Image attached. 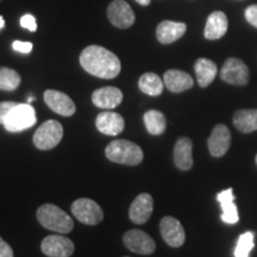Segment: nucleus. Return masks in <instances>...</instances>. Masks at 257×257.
I'll return each mask as SVG.
<instances>
[{
    "instance_id": "obj_28",
    "label": "nucleus",
    "mask_w": 257,
    "mask_h": 257,
    "mask_svg": "<svg viewBox=\"0 0 257 257\" xmlns=\"http://www.w3.org/2000/svg\"><path fill=\"white\" fill-rule=\"evenodd\" d=\"M17 105H18V102H15V101H2L0 102V124L2 125L5 124V120H6V118H8L9 113L11 112L12 108Z\"/></svg>"
},
{
    "instance_id": "obj_29",
    "label": "nucleus",
    "mask_w": 257,
    "mask_h": 257,
    "mask_svg": "<svg viewBox=\"0 0 257 257\" xmlns=\"http://www.w3.org/2000/svg\"><path fill=\"white\" fill-rule=\"evenodd\" d=\"M21 27L24 29H28L29 31L35 32L37 30V23L36 18L32 15H25L21 18Z\"/></svg>"
},
{
    "instance_id": "obj_18",
    "label": "nucleus",
    "mask_w": 257,
    "mask_h": 257,
    "mask_svg": "<svg viewBox=\"0 0 257 257\" xmlns=\"http://www.w3.org/2000/svg\"><path fill=\"white\" fill-rule=\"evenodd\" d=\"M187 27L181 22L163 21L156 29V37L162 44L174 43L185 35Z\"/></svg>"
},
{
    "instance_id": "obj_3",
    "label": "nucleus",
    "mask_w": 257,
    "mask_h": 257,
    "mask_svg": "<svg viewBox=\"0 0 257 257\" xmlns=\"http://www.w3.org/2000/svg\"><path fill=\"white\" fill-rule=\"evenodd\" d=\"M37 219L42 226L57 233H69L74 221L69 214L54 204H44L37 210Z\"/></svg>"
},
{
    "instance_id": "obj_32",
    "label": "nucleus",
    "mask_w": 257,
    "mask_h": 257,
    "mask_svg": "<svg viewBox=\"0 0 257 257\" xmlns=\"http://www.w3.org/2000/svg\"><path fill=\"white\" fill-rule=\"evenodd\" d=\"M0 257H14V250L0 237Z\"/></svg>"
},
{
    "instance_id": "obj_6",
    "label": "nucleus",
    "mask_w": 257,
    "mask_h": 257,
    "mask_svg": "<svg viewBox=\"0 0 257 257\" xmlns=\"http://www.w3.org/2000/svg\"><path fill=\"white\" fill-rule=\"evenodd\" d=\"M73 216L86 225H96L104 219L101 207L92 199L81 198L72 204Z\"/></svg>"
},
{
    "instance_id": "obj_36",
    "label": "nucleus",
    "mask_w": 257,
    "mask_h": 257,
    "mask_svg": "<svg viewBox=\"0 0 257 257\" xmlns=\"http://www.w3.org/2000/svg\"><path fill=\"white\" fill-rule=\"evenodd\" d=\"M125 257H127V256H125Z\"/></svg>"
},
{
    "instance_id": "obj_11",
    "label": "nucleus",
    "mask_w": 257,
    "mask_h": 257,
    "mask_svg": "<svg viewBox=\"0 0 257 257\" xmlns=\"http://www.w3.org/2000/svg\"><path fill=\"white\" fill-rule=\"evenodd\" d=\"M160 230L161 234H162V238L172 248H180L185 243V229L176 218H162V220L160 223Z\"/></svg>"
},
{
    "instance_id": "obj_9",
    "label": "nucleus",
    "mask_w": 257,
    "mask_h": 257,
    "mask_svg": "<svg viewBox=\"0 0 257 257\" xmlns=\"http://www.w3.org/2000/svg\"><path fill=\"white\" fill-rule=\"evenodd\" d=\"M41 249L48 257H70L75 246L73 240L62 234H50L42 240Z\"/></svg>"
},
{
    "instance_id": "obj_24",
    "label": "nucleus",
    "mask_w": 257,
    "mask_h": 257,
    "mask_svg": "<svg viewBox=\"0 0 257 257\" xmlns=\"http://www.w3.org/2000/svg\"><path fill=\"white\" fill-rule=\"evenodd\" d=\"M140 89L148 95L157 96L162 94L163 88H165V82L155 73H146L143 74L138 81Z\"/></svg>"
},
{
    "instance_id": "obj_23",
    "label": "nucleus",
    "mask_w": 257,
    "mask_h": 257,
    "mask_svg": "<svg viewBox=\"0 0 257 257\" xmlns=\"http://www.w3.org/2000/svg\"><path fill=\"white\" fill-rule=\"evenodd\" d=\"M233 125L243 134L257 130V110H238L233 114Z\"/></svg>"
},
{
    "instance_id": "obj_4",
    "label": "nucleus",
    "mask_w": 257,
    "mask_h": 257,
    "mask_svg": "<svg viewBox=\"0 0 257 257\" xmlns=\"http://www.w3.org/2000/svg\"><path fill=\"white\" fill-rule=\"evenodd\" d=\"M36 111L29 104H18L12 108L4 126L10 133H21V131L30 128L36 124Z\"/></svg>"
},
{
    "instance_id": "obj_14",
    "label": "nucleus",
    "mask_w": 257,
    "mask_h": 257,
    "mask_svg": "<svg viewBox=\"0 0 257 257\" xmlns=\"http://www.w3.org/2000/svg\"><path fill=\"white\" fill-rule=\"evenodd\" d=\"M231 144V133L226 125L218 124L213 127L207 141L208 150L213 157H221L227 153Z\"/></svg>"
},
{
    "instance_id": "obj_22",
    "label": "nucleus",
    "mask_w": 257,
    "mask_h": 257,
    "mask_svg": "<svg viewBox=\"0 0 257 257\" xmlns=\"http://www.w3.org/2000/svg\"><path fill=\"white\" fill-rule=\"evenodd\" d=\"M194 70L197 74V80L200 87H207L212 83L217 75V64L208 59H198L194 64Z\"/></svg>"
},
{
    "instance_id": "obj_21",
    "label": "nucleus",
    "mask_w": 257,
    "mask_h": 257,
    "mask_svg": "<svg viewBox=\"0 0 257 257\" xmlns=\"http://www.w3.org/2000/svg\"><path fill=\"white\" fill-rule=\"evenodd\" d=\"M218 201H219L221 210V220L226 224H236L239 220L238 210H237L236 205H234V195L232 188H227L221 191L217 195Z\"/></svg>"
},
{
    "instance_id": "obj_20",
    "label": "nucleus",
    "mask_w": 257,
    "mask_h": 257,
    "mask_svg": "<svg viewBox=\"0 0 257 257\" xmlns=\"http://www.w3.org/2000/svg\"><path fill=\"white\" fill-rule=\"evenodd\" d=\"M192 141L187 137L179 138L174 147V163L180 170H189L193 167Z\"/></svg>"
},
{
    "instance_id": "obj_25",
    "label": "nucleus",
    "mask_w": 257,
    "mask_h": 257,
    "mask_svg": "<svg viewBox=\"0 0 257 257\" xmlns=\"http://www.w3.org/2000/svg\"><path fill=\"white\" fill-rule=\"evenodd\" d=\"M144 124L148 133L154 136H159L165 133L167 126V120L165 114L157 110H150L144 114Z\"/></svg>"
},
{
    "instance_id": "obj_5",
    "label": "nucleus",
    "mask_w": 257,
    "mask_h": 257,
    "mask_svg": "<svg viewBox=\"0 0 257 257\" xmlns=\"http://www.w3.org/2000/svg\"><path fill=\"white\" fill-rule=\"evenodd\" d=\"M63 137V126L57 120L50 119L43 123L34 135L35 147L40 150H50L61 142Z\"/></svg>"
},
{
    "instance_id": "obj_33",
    "label": "nucleus",
    "mask_w": 257,
    "mask_h": 257,
    "mask_svg": "<svg viewBox=\"0 0 257 257\" xmlns=\"http://www.w3.org/2000/svg\"><path fill=\"white\" fill-rule=\"evenodd\" d=\"M135 2H137L138 4L142 6H148L150 3H152V0H135Z\"/></svg>"
},
{
    "instance_id": "obj_13",
    "label": "nucleus",
    "mask_w": 257,
    "mask_h": 257,
    "mask_svg": "<svg viewBox=\"0 0 257 257\" xmlns=\"http://www.w3.org/2000/svg\"><path fill=\"white\" fill-rule=\"evenodd\" d=\"M154 210V200L149 193H141L131 204L128 210L130 220L135 224H146L149 218L152 217Z\"/></svg>"
},
{
    "instance_id": "obj_34",
    "label": "nucleus",
    "mask_w": 257,
    "mask_h": 257,
    "mask_svg": "<svg viewBox=\"0 0 257 257\" xmlns=\"http://www.w3.org/2000/svg\"><path fill=\"white\" fill-rule=\"evenodd\" d=\"M5 27V21H4V18L2 17V16H0V30H2L3 28Z\"/></svg>"
},
{
    "instance_id": "obj_1",
    "label": "nucleus",
    "mask_w": 257,
    "mask_h": 257,
    "mask_svg": "<svg viewBox=\"0 0 257 257\" xmlns=\"http://www.w3.org/2000/svg\"><path fill=\"white\" fill-rule=\"evenodd\" d=\"M80 64L91 75L107 80L119 75L121 69L117 55L100 46L85 48L80 55Z\"/></svg>"
},
{
    "instance_id": "obj_8",
    "label": "nucleus",
    "mask_w": 257,
    "mask_h": 257,
    "mask_svg": "<svg viewBox=\"0 0 257 257\" xmlns=\"http://www.w3.org/2000/svg\"><path fill=\"white\" fill-rule=\"evenodd\" d=\"M124 245L135 253L152 255L156 249V243L149 234L141 230L126 231L123 236Z\"/></svg>"
},
{
    "instance_id": "obj_31",
    "label": "nucleus",
    "mask_w": 257,
    "mask_h": 257,
    "mask_svg": "<svg viewBox=\"0 0 257 257\" xmlns=\"http://www.w3.org/2000/svg\"><path fill=\"white\" fill-rule=\"evenodd\" d=\"M245 18L252 27L257 28V5H251L245 10Z\"/></svg>"
},
{
    "instance_id": "obj_27",
    "label": "nucleus",
    "mask_w": 257,
    "mask_h": 257,
    "mask_svg": "<svg viewBox=\"0 0 257 257\" xmlns=\"http://www.w3.org/2000/svg\"><path fill=\"white\" fill-rule=\"evenodd\" d=\"M253 238H255V234L251 231L240 234L238 242H237L236 249H234V256L249 257L250 252L253 249Z\"/></svg>"
},
{
    "instance_id": "obj_17",
    "label": "nucleus",
    "mask_w": 257,
    "mask_h": 257,
    "mask_svg": "<svg viewBox=\"0 0 257 257\" xmlns=\"http://www.w3.org/2000/svg\"><path fill=\"white\" fill-rule=\"evenodd\" d=\"M163 82L168 91L173 93L185 92L187 89H191L194 85L192 76L188 73L179 69L167 70L163 75Z\"/></svg>"
},
{
    "instance_id": "obj_19",
    "label": "nucleus",
    "mask_w": 257,
    "mask_h": 257,
    "mask_svg": "<svg viewBox=\"0 0 257 257\" xmlns=\"http://www.w3.org/2000/svg\"><path fill=\"white\" fill-rule=\"evenodd\" d=\"M227 28H229V21H227L226 15L221 11L212 12L208 16L206 27H205V38L211 41L219 40L226 34Z\"/></svg>"
},
{
    "instance_id": "obj_26",
    "label": "nucleus",
    "mask_w": 257,
    "mask_h": 257,
    "mask_svg": "<svg viewBox=\"0 0 257 257\" xmlns=\"http://www.w3.org/2000/svg\"><path fill=\"white\" fill-rule=\"evenodd\" d=\"M21 85V76L16 70L0 67V89L2 91H15Z\"/></svg>"
},
{
    "instance_id": "obj_12",
    "label": "nucleus",
    "mask_w": 257,
    "mask_h": 257,
    "mask_svg": "<svg viewBox=\"0 0 257 257\" xmlns=\"http://www.w3.org/2000/svg\"><path fill=\"white\" fill-rule=\"evenodd\" d=\"M44 101L51 111L63 117H70L76 111L75 104L72 99L66 93L55 89H48L44 92Z\"/></svg>"
},
{
    "instance_id": "obj_7",
    "label": "nucleus",
    "mask_w": 257,
    "mask_h": 257,
    "mask_svg": "<svg viewBox=\"0 0 257 257\" xmlns=\"http://www.w3.org/2000/svg\"><path fill=\"white\" fill-rule=\"evenodd\" d=\"M249 68L242 60L230 57L220 69V79L230 85L244 86L249 81Z\"/></svg>"
},
{
    "instance_id": "obj_2",
    "label": "nucleus",
    "mask_w": 257,
    "mask_h": 257,
    "mask_svg": "<svg viewBox=\"0 0 257 257\" xmlns=\"http://www.w3.org/2000/svg\"><path fill=\"white\" fill-rule=\"evenodd\" d=\"M105 155L111 162L137 166L143 161V150L136 143L126 140H115L106 147Z\"/></svg>"
},
{
    "instance_id": "obj_10",
    "label": "nucleus",
    "mask_w": 257,
    "mask_h": 257,
    "mask_svg": "<svg viewBox=\"0 0 257 257\" xmlns=\"http://www.w3.org/2000/svg\"><path fill=\"white\" fill-rule=\"evenodd\" d=\"M107 17L112 25L118 29H127L135 23V14L124 0H114L107 8Z\"/></svg>"
},
{
    "instance_id": "obj_15",
    "label": "nucleus",
    "mask_w": 257,
    "mask_h": 257,
    "mask_svg": "<svg viewBox=\"0 0 257 257\" xmlns=\"http://www.w3.org/2000/svg\"><path fill=\"white\" fill-rule=\"evenodd\" d=\"M95 126L101 134L107 136H117L124 130L125 121L119 113L112 111L101 112L95 119Z\"/></svg>"
},
{
    "instance_id": "obj_30",
    "label": "nucleus",
    "mask_w": 257,
    "mask_h": 257,
    "mask_svg": "<svg viewBox=\"0 0 257 257\" xmlns=\"http://www.w3.org/2000/svg\"><path fill=\"white\" fill-rule=\"evenodd\" d=\"M14 49L18 53L22 54H29L31 53L32 50V43L30 42H22V41H15L14 44H12Z\"/></svg>"
},
{
    "instance_id": "obj_35",
    "label": "nucleus",
    "mask_w": 257,
    "mask_h": 257,
    "mask_svg": "<svg viewBox=\"0 0 257 257\" xmlns=\"http://www.w3.org/2000/svg\"><path fill=\"white\" fill-rule=\"evenodd\" d=\"M256 165H257V155H256Z\"/></svg>"
},
{
    "instance_id": "obj_16",
    "label": "nucleus",
    "mask_w": 257,
    "mask_h": 257,
    "mask_svg": "<svg viewBox=\"0 0 257 257\" xmlns=\"http://www.w3.org/2000/svg\"><path fill=\"white\" fill-rule=\"evenodd\" d=\"M92 101L96 107L112 110L123 101V93L119 88L112 87V86L102 87L94 91L92 94Z\"/></svg>"
}]
</instances>
